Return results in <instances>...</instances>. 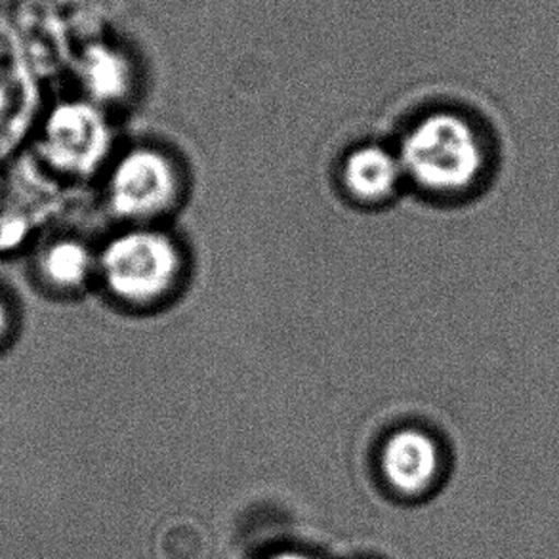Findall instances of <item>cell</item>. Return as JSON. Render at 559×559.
<instances>
[{
  "mask_svg": "<svg viewBox=\"0 0 559 559\" xmlns=\"http://www.w3.org/2000/svg\"><path fill=\"white\" fill-rule=\"evenodd\" d=\"M403 173L420 188L449 193L468 188L484 167V150L468 122L453 114L428 115L400 152Z\"/></svg>",
  "mask_w": 559,
  "mask_h": 559,
  "instance_id": "6da1fadb",
  "label": "cell"
},
{
  "mask_svg": "<svg viewBox=\"0 0 559 559\" xmlns=\"http://www.w3.org/2000/svg\"><path fill=\"white\" fill-rule=\"evenodd\" d=\"M107 288L122 302L153 304L176 287L182 273V254L168 235L134 229L115 237L99 257Z\"/></svg>",
  "mask_w": 559,
  "mask_h": 559,
  "instance_id": "7a4b0ae2",
  "label": "cell"
},
{
  "mask_svg": "<svg viewBox=\"0 0 559 559\" xmlns=\"http://www.w3.org/2000/svg\"><path fill=\"white\" fill-rule=\"evenodd\" d=\"M178 189V175L168 157L153 150H134L115 167L109 201L122 218H153L173 206Z\"/></svg>",
  "mask_w": 559,
  "mask_h": 559,
  "instance_id": "3957f363",
  "label": "cell"
},
{
  "mask_svg": "<svg viewBox=\"0 0 559 559\" xmlns=\"http://www.w3.org/2000/svg\"><path fill=\"white\" fill-rule=\"evenodd\" d=\"M109 150V127L98 107L83 102L58 107L46 124V155L68 173H91Z\"/></svg>",
  "mask_w": 559,
  "mask_h": 559,
  "instance_id": "277c9868",
  "label": "cell"
},
{
  "mask_svg": "<svg viewBox=\"0 0 559 559\" xmlns=\"http://www.w3.org/2000/svg\"><path fill=\"white\" fill-rule=\"evenodd\" d=\"M441 464L439 447L423 430L405 428L385 441L382 469L385 479L405 495H418L430 487Z\"/></svg>",
  "mask_w": 559,
  "mask_h": 559,
  "instance_id": "5b68a950",
  "label": "cell"
},
{
  "mask_svg": "<svg viewBox=\"0 0 559 559\" xmlns=\"http://www.w3.org/2000/svg\"><path fill=\"white\" fill-rule=\"evenodd\" d=\"M400 155L380 145H364L348 155L342 167V180L349 195L361 203H384L400 188Z\"/></svg>",
  "mask_w": 559,
  "mask_h": 559,
  "instance_id": "8992f818",
  "label": "cell"
},
{
  "mask_svg": "<svg viewBox=\"0 0 559 559\" xmlns=\"http://www.w3.org/2000/svg\"><path fill=\"white\" fill-rule=\"evenodd\" d=\"M83 71L84 83L94 98L111 102L122 98L130 91L132 73L129 61L106 46H96L86 53Z\"/></svg>",
  "mask_w": 559,
  "mask_h": 559,
  "instance_id": "52a82bcc",
  "label": "cell"
},
{
  "mask_svg": "<svg viewBox=\"0 0 559 559\" xmlns=\"http://www.w3.org/2000/svg\"><path fill=\"white\" fill-rule=\"evenodd\" d=\"M92 267H94L92 254L81 242H58L46 252L45 273L58 287H81L84 281L88 280Z\"/></svg>",
  "mask_w": 559,
  "mask_h": 559,
  "instance_id": "ba28073f",
  "label": "cell"
},
{
  "mask_svg": "<svg viewBox=\"0 0 559 559\" xmlns=\"http://www.w3.org/2000/svg\"><path fill=\"white\" fill-rule=\"evenodd\" d=\"M270 559H313L310 558V556H304V554L298 552H283L280 554V556H273V558Z\"/></svg>",
  "mask_w": 559,
  "mask_h": 559,
  "instance_id": "9c48e42d",
  "label": "cell"
},
{
  "mask_svg": "<svg viewBox=\"0 0 559 559\" xmlns=\"http://www.w3.org/2000/svg\"><path fill=\"white\" fill-rule=\"evenodd\" d=\"M8 326V313L7 310H4V306H2V302H0V336L4 334V331H7Z\"/></svg>",
  "mask_w": 559,
  "mask_h": 559,
  "instance_id": "30bf717a",
  "label": "cell"
}]
</instances>
